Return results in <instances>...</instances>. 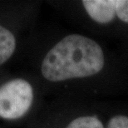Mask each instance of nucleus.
<instances>
[{
	"label": "nucleus",
	"instance_id": "f257e3e1",
	"mask_svg": "<svg viewBox=\"0 0 128 128\" xmlns=\"http://www.w3.org/2000/svg\"><path fill=\"white\" fill-rule=\"evenodd\" d=\"M104 66V54L95 41L79 34L63 38L46 54L42 74L50 82L96 75Z\"/></svg>",
	"mask_w": 128,
	"mask_h": 128
},
{
	"label": "nucleus",
	"instance_id": "f03ea898",
	"mask_svg": "<svg viewBox=\"0 0 128 128\" xmlns=\"http://www.w3.org/2000/svg\"><path fill=\"white\" fill-rule=\"evenodd\" d=\"M34 93L32 85L22 78H14L0 85V118L14 121L31 108Z\"/></svg>",
	"mask_w": 128,
	"mask_h": 128
},
{
	"label": "nucleus",
	"instance_id": "7ed1b4c3",
	"mask_svg": "<svg viewBox=\"0 0 128 128\" xmlns=\"http://www.w3.org/2000/svg\"><path fill=\"white\" fill-rule=\"evenodd\" d=\"M116 0H83L86 12L98 24H108L116 16Z\"/></svg>",
	"mask_w": 128,
	"mask_h": 128
},
{
	"label": "nucleus",
	"instance_id": "20e7f679",
	"mask_svg": "<svg viewBox=\"0 0 128 128\" xmlns=\"http://www.w3.org/2000/svg\"><path fill=\"white\" fill-rule=\"evenodd\" d=\"M16 44L14 33L0 24V66L12 56L16 49Z\"/></svg>",
	"mask_w": 128,
	"mask_h": 128
},
{
	"label": "nucleus",
	"instance_id": "39448f33",
	"mask_svg": "<svg viewBox=\"0 0 128 128\" xmlns=\"http://www.w3.org/2000/svg\"><path fill=\"white\" fill-rule=\"evenodd\" d=\"M66 128H104L96 116H80L71 122Z\"/></svg>",
	"mask_w": 128,
	"mask_h": 128
},
{
	"label": "nucleus",
	"instance_id": "423d86ee",
	"mask_svg": "<svg viewBox=\"0 0 128 128\" xmlns=\"http://www.w3.org/2000/svg\"><path fill=\"white\" fill-rule=\"evenodd\" d=\"M116 14L122 22L128 24V0H116Z\"/></svg>",
	"mask_w": 128,
	"mask_h": 128
},
{
	"label": "nucleus",
	"instance_id": "0eeeda50",
	"mask_svg": "<svg viewBox=\"0 0 128 128\" xmlns=\"http://www.w3.org/2000/svg\"><path fill=\"white\" fill-rule=\"evenodd\" d=\"M107 128H128V116H113L110 120Z\"/></svg>",
	"mask_w": 128,
	"mask_h": 128
}]
</instances>
